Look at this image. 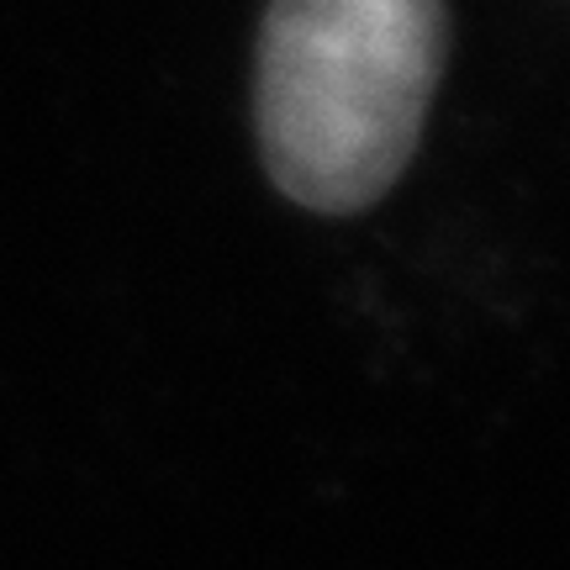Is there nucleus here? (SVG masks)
Here are the masks:
<instances>
[{"mask_svg": "<svg viewBox=\"0 0 570 570\" xmlns=\"http://www.w3.org/2000/svg\"><path fill=\"white\" fill-rule=\"evenodd\" d=\"M444 0H269L254 127L306 212H360L402 180L444 69Z\"/></svg>", "mask_w": 570, "mask_h": 570, "instance_id": "nucleus-1", "label": "nucleus"}]
</instances>
